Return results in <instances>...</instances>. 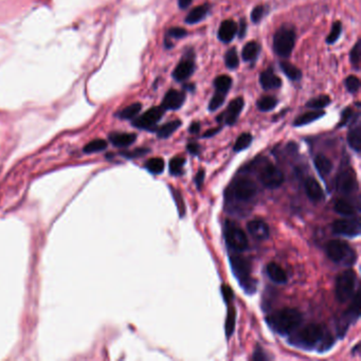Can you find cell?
<instances>
[{
  "label": "cell",
  "instance_id": "1",
  "mask_svg": "<svg viewBox=\"0 0 361 361\" xmlns=\"http://www.w3.org/2000/svg\"><path fill=\"white\" fill-rule=\"evenodd\" d=\"M303 321V317L299 311L294 308H283L269 315L266 318L267 324L280 335H289L298 328Z\"/></svg>",
  "mask_w": 361,
  "mask_h": 361
},
{
  "label": "cell",
  "instance_id": "2",
  "mask_svg": "<svg viewBox=\"0 0 361 361\" xmlns=\"http://www.w3.org/2000/svg\"><path fill=\"white\" fill-rule=\"evenodd\" d=\"M295 44V30L291 25H282L274 36V50L277 55L288 57Z\"/></svg>",
  "mask_w": 361,
  "mask_h": 361
},
{
  "label": "cell",
  "instance_id": "3",
  "mask_svg": "<svg viewBox=\"0 0 361 361\" xmlns=\"http://www.w3.org/2000/svg\"><path fill=\"white\" fill-rule=\"evenodd\" d=\"M326 254L335 263H344L353 265L356 260L355 251L349 244L340 239H333L326 244Z\"/></svg>",
  "mask_w": 361,
  "mask_h": 361
},
{
  "label": "cell",
  "instance_id": "4",
  "mask_svg": "<svg viewBox=\"0 0 361 361\" xmlns=\"http://www.w3.org/2000/svg\"><path fill=\"white\" fill-rule=\"evenodd\" d=\"M324 337V328L317 323L308 324L296 333L294 338L290 340L295 345H300L304 349H313L321 342Z\"/></svg>",
  "mask_w": 361,
  "mask_h": 361
},
{
  "label": "cell",
  "instance_id": "5",
  "mask_svg": "<svg viewBox=\"0 0 361 361\" xmlns=\"http://www.w3.org/2000/svg\"><path fill=\"white\" fill-rule=\"evenodd\" d=\"M230 264L232 267V272L240 283V286L247 292L255 291V284L253 280L250 278V263L239 255H231Z\"/></svg>",
  "mask_w": 361,
  "mask_h": 361
},
{
  "label": "cell",
  "instance_id": "6",
  "mask_svg": "<svg viewBox=\"0 0 361 361\" xmlns=\"http://www.w3.org/2000/svg\"><path fill=\"white\" fill-rule=\"evenodd\" d=\"M356 287V274L349 269L341 273L336 280V296L340 303H345L352 299Z\"/></svg>",
  "mask_w": 361,
  "mask_h": 361
},
{
  "label": "cell",
  "instance_id": "7",
  "mask_svg": "<svg viewBox=\"0 0 361 361\" xmlns=\"http://www.w3.org/2000/svg\"><path fill=\"white\" fill-rule=\"evenodd\" d=\"M225 238L228 246L238 252L245 251L248 248V238L245 232L233 224L227 223Z\"/></svg>",
  "mask_w": 361,
  "mask_h": 361
},
{
  "label": "cell",
  "instance_id": "8",
  "mask_svg": "<svg viewBox=\"0 0 361 361\" xmlns=\"http://www.w3.org/2000/svg\"><path fill=\"white\" fill-rule=\"evenodd\" d=\"M260 180L264 187L269 189H277L284 183L285 177L283 172L278 169L275 164L268 163L261 171Z\"/></svg>",
  "mask_w": 361,
  "mask_h": 361
},
{
  "label": "cell",
  "instance_id": "9",
  "mask_svg": "<svg viewBox=\"0 0 361 361\" xmlns=\"http://www.w3.org/2000/svg\"><path fill=\"white\" fill-rule=\"evenodd\" d=\"M164 109L161 106H155L146 110L143 114L137 118L133 125L140 130H153L158 124L164 114Z\"/></svg>",
  "mask_w": 361,
  "mask_h": 361
},
{
  "label": "cell",
  "instance_id": "10",
  "mask_svg": "<svg viewBox=\"0 0 361 361\" xmlns=\"http://www.w3.org/2000/svg\"><path fill=\"white\" fill-rule=\"evenodd\" d=\"M256 185L251 179L243 177L237 179L233 185V196L238 200L247 201L256 194Z\"/></svg>",
  "mask_w": 361,
  "mask_h": 361
},
{
  "label": "cell",
  "instance_id": "11",
  "mask_svg": "<svg viewBox=\"0 0 361 361\" xmlns=\"http://www.w3.org/2000/svg\"><path fill=\"white\" fill-rule=\"evenodd\" d=\"M332 230L335 234L345 236H358L360 234V222L355 219H337L332 225Z\"/></svg>",
  "mask_w": 361,
  "mask_h": 361
},
{
  "label": "cell",
  "instance_id": "12",
  "mask_svg": "<svg viewBox=\"0 0 361 361\" xmlns=\"http://www.w3.org/2000/svg\"><path fill=\"white\" fill-rule=\"evenodd\" d=\"M244 104H245L244 99L240 97L232 100L230 102V104L228 105L226 112L222 113L219 117H217L216 121L221 122L222 120H224L227 125H233L239 117V114L244 108Z\"/></svg>",
  "mask_w": 361,
  "mask_h": 361
},
{
  "label": "cell",
  "instance_id": "13",
  "mask_svg": "<svg viewBox=\"0 0 361 361\" xmlns=\"http://www.w3.org/2000/svg\"><path fill=\"white\" fill-rule=\"evenodd\" d=\"M357 188L356 176L353 170L342 172L337 178V190L344 195H350Z\"/></svg>",
  "mask_w": 361,
  "mask_h": 361
},
{
  "label": "cell",
  "instance_id": "14",
  "mask_svg": "<svg viewBox=\"0 0 361 361\" xmlns=\"http://www.w3.org/2000/svg\"><path fill=\"white\" fill-rule=\"evenodd\" d=\"M186 101V94L178 90L171 89L167 92L162 100L161 107L164 110H177L184 105Z\"/></svg>",
  "mask_w": 361,
  "mask_h": 361
},
{
  "label": "cell",
  "instance_id": "15",
  "mask_svg": "<svg viewBox=\"0 0 361 361\" xmlns=\"http://www.w3.org/2000/svg\"><path fill=\"white\" fill-rule=\"evenodd\" d=\"M195 64L192 57H185L182 59L173 71V77L177 82H184L194 73Z\"/></svg>",
  "mask_w": 361,
  "mask_h": 361
},
{
  "label": "cell",
  "instance_id": "16",
  "mask_svg": "<svg viewBox=\"0 0 361 361\" xmlns=\"http://www.w3.org/2000/svg\"><path fill=\"white\" fill-rule=\"evenodd\" d=\"M237 33V24L233 20H225L218 29V40L223 43H230Z\"/></svg>",
  "mask_w": 361,
  "mask_h": 361
},
{
  "label": "cell",
  "instance_id": "17",
  "mask_svg": "<svg viewBox=\"0 0 361 361\" xmlns=\"http://www.w3.org/2000/svg\"><path fill=\"white\" fill-rule=\"evenodd\" d=\"M260 83L265 90L278 89L282 86V80L274 72L272 68L263 71L260 74Z\"/></svg>",
  "mask_w": 361,
  "mask_h": 361
},
{
  "label": "cell",
  "instance_id": "18",
  "mask_svg": "<svg viewBox=\"0 0 361 361\" xmlns=\"http://www.w3.org/2000/svg\"><path fill=\"white\" fill-rule=\"evenodd\" d=\"M247 229L249 231V233L256 239H267L269 237V227L268 225L260 221V219H255V221H251L247 225Z\"/></svg>",
  "mask_w": 361,
  "mask_h": 361
},
{
  "label": "cell",
  "instance_id": "19",
  "mask_svg": "<svg viewBox=\"0 0 361 361\" xmlns=\"http://www.w3.org/2000/svg\"><path fill=\"white\" fill-rule=\"evenodd\" d=\"M304 187H305L306 194L311 200L317 202L323 199L324 197L323 190H322L321 186L315 178H307Z\"/></svg>",
  "mask_w": 361,
  "mask_h": 361
},
{
  "label": "cell",
  "instance_id": "20",
  "mask_svg": "<svg viewBox=\"0 0 361 361\" xmlns=\"http://www.w3.org/2000/svg\"><path fill=\"white\" fill-rule=\"evenodd\" d=\"M209 11H210V8L207 4L198 6L190 11V13L186 17V22L189 24H194V23L200 22L201 20H203L205 18V16L208 15Z\"/></svg>",
  "mask_w": 361,
  "mask_h": 361
},
{
  "label": "cell",
  "instance_id": "21",
  "mask_svg": "<svg viewBox=\"0 0 361 361\" xmlns=\"http://www.w3.org/2000/svg\"><path fill=\"white\" fill-rule=\"evenodd\" d=\"M110 141L114 146L118 147H126L132 145L137 136L135 134H128V133H114L110 135Z\"/></svg>",
  "mask_w": 361,
  "mask_h": 361
},
{
  "label": "cell",
  "instance_id": "22",
  "mask_svg": "<svg viewBox=\"0 0 361 361\" xmlns=\"http://www.w3.org/2000/svg\"><path fill=\"white\" fill-rule=\"evenodd\" d=\"M267 274L269 278L278 284H285L287 282L286 273L277 263H270L267 266Z\"/></svg>",
  "mask_w": 361,
  "mask_h": 361
},
{
  "label": "cell",
  "instance_id": "23",
  "mask_svg": "<svg viewBox=\"0 0 361 361\" xmlns=\"http://www.w3.org/2000/svg\"><path fill=\"white\" fill-rule=\"evenodd\" d=\"M315 166H316V170L318 171V173L320 174V176L322 178H325L326 176H328L333 170V163L332 161L326 157L324 156V155H318V156H316L315 158Z\"/></svg>",
  "mask_w": 361,
  "mask_h": 361
},
{
  "label": "cell",
  "instance_id": "24",
  "mask_svg": "<svg viewBox=\"0 0 361 361\" xmlns=\"http://www.w3.org/2000/svg\"><path fill=\"white\" fill-rule=\"evenodd\" d=\"M325 114L324 111H322V110H315V111H307L305 113H302L300 114L298 118H296L293 122V126L295 127H299V126H303V125H306V124H309V123H313L317 120H319L320 118L323 117V115Z\"/></svg>",
  "mask_w": 361,
  "mask_h": 361
},
{
  "label": "cell",
  "instance_id": "25",
  "mask_svg": "<svg viewBox=\"0 0 361 361\" xmlns=\"http://www.w3.org/2000/svg\"><path fill=\"white\" fill-rule=\"evenodd\" d=\"M260 50L261 46L256 42H249L243 48L242 57L245 62H254L260 54Z\"/></svg>",
  "mask_w": 361,
  "mask_h": 361
},
{
  "label": "cell",
  "instance_id": "26",
  "mask_svg": "<svg viewBox=\"0 0 361 361\" xmlns=\"http://www.w3.org/2000/svg\"><path fill=\"white\" fill-rule=\"evenodd\" d=\"M347 143L353 148L356 153L360 152L361 147V127L360 124L357 122V124L351 128L349 134H347Z\"/></svg>",
  "mask_w": 361,
  "mask_h": 361
},
{
  "label": "cell",
  "instance_id": "27",
  "mask_svg": "<svg viewBox=\"0 0 361 361\" xmlns=\"http://www.w3.org/2000/svg\"><path fill=\"white\" fill-rule=\"evenodd\" d=\"M182 126V121L180 120H174L171 122H167L165 124H163L162 126H160L157 130V136L160 139H166L171 137L178 128Z\"/></svg>",
  "mask_w": 361,
  "mask_h": 361
},
{
  "label": "cell",
  "instance_id": "28",
  "mask_svg": "<svg viewBox=\"0 0 361 361\" xmlns=\"http://www.w3.org/2000/svg\"><path fill=\"white\" fill-rule=\"evenodd\" d=\"M280 68L285 73V75L291 81H299L302 77V72L296 68L291 63L287 61H282L280 63Z\"/></svg>",
  "mask_w": 361,
  "mask_h": 361
},
{
  "label": "cell",
  "instance_id": "29",
  "mask_svg": "<svg viewBox=\"0 0 361 361\" xmlns=\"http://www.w3.org/2000/svg\"><path fill=\"white\" fill-rule=\"evenodd\" d=\"M334 209L341 216H353L356 212L354 205L345 199H338L334 204Z\"/></svg>",
  "mask_w": 361,
  "mask_h": 361
},
{
  "label": "cell",
  "instance_id": "30",
  "mask_svg": "<svg viewBox=\"0 0 361 361\" xmlns=\"http://www.w3.org/2000/svg\"><path fill=\"white\" fill-rule=\"evenodd\" d=\"M329 104H330V98L326 95H322V96H319L317 98L309 100L306 103V107L319 110V109H322V108L328 106Z\"/></svg>",
  "mask_w": 361,
  "mask_h": 361
},
{
  "label": "cell",
  "instance_id": "31",
  "mask_svg": "<svg viewBox=\"0 0 361 361\" xmlns=\"http://www.w3.org/2000/svg\"><path fill=\"white\" fill-rule=\"evenodd\" d=\"M232 85V79L229 75H219L214 80V87L216 92L226 94L229 92Z\"/></svg>",
  "mask_w": 361,
  "mask_h": 361
},
{
  "label": "cell",
  "instance_id": "32",
  "mask_svg": "<svg viewBox=\"0 0 361 361\" xmlns=\"http://www.w3.org/2000/svg\"><path fill=\"white\" fill-rule=\"evenodd\" d=\"M145 167L152 174L159 175L164 171V160L159 157L152 158L146 161Z\"/></svg>",
  "mask_w": 361,
  "mask_h": 361
},
{
  "label": "cell",
  "instance_id": "33",
  "mask_svg": "<svg viewBox=\"0 0 361 361\" xmlns=\"http://www.w3.org/2000/svg\"><path fill=\"white\" fill-rule=\"evenodd\" d=\"M142 109V104L141 103H134V104L127 106L123 110L120 111L119 117L124 120H131L134 119L136 115Z\"/></svg>",
  "mask_w": 361,
  "mask_h": 361
},
{
  "label": "cell",
  "instance_id": "34",
  "mask_svg": "<svg viewBox=\"0 0 361 361\" xmlns=\"http://www.w3.org/2000/svg\"><path fill=\"white\" fill-rule=\"evenodd\" d=\"M225 64L228 69L235 70L239 66V59L235 48H231L227 51L225 55Z\"/></svg>",
  "mask_w": 361,
  "mask_h": 361
},
{
  "label": "cell",
  "instance_id": "35",
  "mask_svg": "<svg viewBox=\"0 0 361 361\" xmlns=\"http://www.w3.org/2000/svg\"><path fill=\"white\" fill-rule=\"evenodd\" d=\"M278 104V100L272 96L262 97L256 103V106L261 111L273 110Z\"/></svg>",
  "mask_w": 361,
  "mask_h": 361
},
{
  "label": "cell",
  "instance_id": "36",
  "mask_svg": "<svg viewBox=\"0 0 361 361\" xmlns=\"http://www.w3.org/2000/svg\"><path fill=\"white\" fill-rule=\"evenodd\" d=\"M235 309L233 307L229 306V311H228V315H227V319H226V324H225V329H226V334L228 338H230L232 336V334L234 332V327H235Z\"/></svg>",
  "mask_w": 361,
  "mask_h": 361
},
{
  "label": "cell",
  "instance_id": "37",
  "mask_svg": "<svg viewBox=\"0 0 361 361\" xmlns=\"http://www.w3.org/2000/svg\"><path fill=\"white\" fill-rule=\"evenodd\" d=\"M251 142H252V136L249 133H244L236 139V142L233 146V149L234 152H242L249 147Z\"/></svg>",
  "mask_w": 361,
  "mask_h": 361
},
{
  "label": "cell",
  "instance_id": "38",
  "mask_svg": "<svg viewBox=\"0 0 361 361\" xmlns=\"http://www.w3.org/2000/svg\"><path fill=\"white\" fill-rule=\"evenodd\" d=\"M107 147V142L105 140L103 139H96L93 140L92 142H89L85 147H84V152L92 154V153H97V152H101L103 149H105Z\"/></svg>",
  "mask_w": 361,
  "mask_h": 361
},
{
  "label": "cell",
  "instance_id": "39",
  "mask_svg": "<svg viewBox=\"0 0 361 361\" xmlns=\"http://www.w3.org/2000/svg\"><path fill=\"white\" fill-rule=\"evenodd\" d=\"M186 159L183 157H174L170 161V173L174 176H178L183 173Z\"/></svg>",
  "mask_w": 361,
  "mask_h": 361
},
{
  "label": "cell",
  "instance_id": "40",
  "mask_svg": "<svg viewBox=\"0 0 361 361\" xmlns=\"http://www.w3.org/2000/svg\"><path fill=\"white\" fill-rule=\"evenodd\" d=\"M354 299L352 304L350 305L349 309H347V315H349L350 319L355 318L358 319L359 315H360V294L359 292L354 293Z\"/></svg>",
  "mask_w": 361,
  "mask_h": 361
},
{
  "label": "cell",
  "instance_id": "41",
  "mask_svg": "<svg viewBox=\"0 0 361 361\" xmlns=\"http://www.w3.org/2000/svg\"><path fill=\"white\" fill-rule=\"evenodd\" d=\"M342 31V27H341V22L340 21H335L332 25V30L326 38V43L328 45H333L334 43H336L338 41V38L340 37Z\"/></svg>",
  "mask_w": 361,
  "mask_h": 361
},
{
  "label": "cell",
  "instance_id": "42",
  "mask_svg": "<svg viewBox=\"0 0 361 361\" xmlns=\"http://www.w3.org/2000/svg\"><path fill=\"white\" fill-rule=\"evenodd\" d=\"M226 96H227L226 94L219 93V92H215L214 96L212 97V99H211V101H210L209 110H210V111H215V110H217L219 107H222L223 104L225 103Z\"/></svg>",
  "mask_w": 361,
  "mask_h": 361
},
{
  "label": "cell",
  "instance_id": "43",
  "mask_svg": "<svg viewBox=\"0 0 361 361\" xmlns=\"http://www.w3.org/2000/svg\"><path fill=\"white\" fill-rule=\"evenodd\" d=\"M345 87L347 89V92L351 94H356L358 93V90L360 88V80L355 75H349L345 79Z\"/></svg>",
  "mask_w": 361,
  "mask_h": 361
},
{
  "label": "cell",
  "instance_id": "44",
  "mask_svg": "<svg viewBox=\"0 0 361 361\" xmlns=\"http://www.w3.org/2000/svg\"><path fill=\"white\" fill-rule=\"evenodd\" d=\"M360 46H361L360 41H358L353 47V49L351 50V53H350V61L356 70H359L360 67V52H361Z\"/></svg>",
  "mask_w": 361,
  "mask_h": 361
},
{
  "label": "cell",
  "instance_id": "45",
  "mask_svg": "<svg viewBox=\"0 0 361 361\" xmlns=\"http://www.w3.org/2000/svg\"><path fill=\"white\" fill-rule=\"evenodd\" d=\"M172 190V194H173V197L176 201V205H177V208H178V212H179V216L180 217H184L185 214H186V204H185V201H184V198L182 196V194H180L179 191L171 188Z\"/></svg>",
  "mask_w": 361,
  "mask_h": 361
},
{
  "label": "cell",
  "instance_id": "46",
  "mask_svg": "<svg viewBox=\"0 0 361 361\" xmlns=\"http://www.w3.org/2000/svg\"><path fill=\"white\" fill-rule=\"evenodd\" d=\"M265 13H266V7L265 6H256L252 12H251V20L254 22V23H259L262 18L264 17L265 15Z\"/></svg>",
  "mask_w": 361,
  "mask_h": 361
},
{
  "label": "cell",
  "instance_id": "47",
  "mask_svg": "<svg viewBox=\"0 0 361 361\" xmlns=\"http://www.w3.org/2000/svg\"><path fill=\"white\" fill-rule=\"evenodd\" d=\"M188 34V31L184 28L179 27H174L169 29L167 31V37H173V38H184Z\"/></svg>",
  "mask_w": 361,
  "mask_h": 361
},
{
  "label": "cell",
  "instance_id": "48",
  "mask_svg": "<svg viewBox=\"0 0 361 361\" xmlns=\"http://www.w3.org/2000/svg\"><path fill=\"white\" fill-rule=\"evenodd\" d=\"M353 117V110L352 108L350 107H347L345 108L342 113H341V119H340V122L338 124V127H343L344 125L347 124V122H349Z\"/></svg>",
  "mask_w": 361,
  "mask_h": 361
},
{
  "label": "cell",
  "instance_id": "49",
  "mask_svg": "<svg viewBox=\"0 0 361 361\" xmlns=\"http://www.w3.org/2000/svg\"><path fill=\"white\" fill-rule=\"evenodd\" d=\"M222 294H223V298L225 300L226 303H230L232 300H233V291H232L231 287L228 286V285H223L222 286Z\"/></svg>",
  "mask_w": 361,
  "mask_h": 361
},
{
  "label": "cell",
  "instance_id": "50",
  "mask_svg": "<svg viewBox=\"0 0 361 361\" xmlns=\"http://www.w3.org/2000/svg\"><path fill=\"white\" fill-rule=\"evenodd\" d=\"M252 359H253L254 361H264V360H267L268 357L266 356V354H265L264 351L262 350V347L257 346L256 350H255L254 353H253Z\"/></svg>",
  "mask_w": 361,
  "mask_h": 361
},
{
  "label": "cell",
  "instance_id": "51",
  "mask_svg": "<svg viewBox=\"0 0 361 361\" xmlns=\"http://www.w3.org/2000/svg\"><path fill=\"white\" fill-rule=\"evenodd\" d=\"M237 30H238L239 38L245 37V35H246V31H247V22H246V20L240 19L239 25L237 27Z\"/></svg>",
  "mask_w": 361,
  "mask_h": 361
},
{
  "label": "cell",
  "instance_id": "52",
  "mask_svg": "<svg viewBox=\"0 0 361 361\" xmlns=\"http://www.w3.org/2000/svg\"><path fill=\"white\" fill-rule=\"evenodd\" d=\"M203 180H204V171L200 170V171H198V173H197V175L195 177V183H196V186H197L198 190H200L202 188Z\"/></svg>",
  "mask_w": 361,
  "mask_h": 361
},
{
  "label": "cell",
  "instance_id": "53",
  "mask_svg": "<svg viewBox=\"0 0 361 361\" xmlns=\"http://www.w3.org/2000/svg\"><path fill=\"white\" fill-rule=\"evenodd\" d=\"M199 131H200V123L199 122H193L189 127V132L191 134H197Z\"/></svg>",
  "mask_w": 361,
  "mask_h": 361
},
{
  "label": "cell",
  "instance_id": "54",
  "mask_svg": "<svg viewBox=\"0 0 361 361\" xmlns=\"http://www.w3.org/2000/svg\"><path fill=\"white\" fill-rule=\"evenodd\" d=\"M199 145L197 143H189L188 144V151L193 154V155H197L199 153Z\"/></svg>",
  "mask_w": 361,
  "mask_h": 361
},
{
  "label": "cell",
  "instance_id": "55",
  "mask_svg": "<svg viewBox=\"0 0 361 361\" xmlns=\"http://www.w3.org/2000/svg\"><path fill=\"white\" fill-rule=\"evenodd\" d=\"M222 128L221 127H215L213 128V130H210V131H207L204 134H203V138H209V137H213L214 135H216L219 131H221Z\"/></svg>",
  "mask_w": 361,
  "mask_h": 361
},
{
  "label": "cell",
  "instance_id": "56",
  "mask_svg": "<svg viewBox=\"0 0 361 361\" xmlns=\"http://www.w3.org/2000/svg\"><path fill=\"white\" fill-rule=\"evenodd\" d=\"M192 4V0H178V6L182 10L188 9Z\"/></svg>",
  "mask_w": 361,
  "mask_h": 361
},
{
  "label": "cell",
  "instance_id": "57",
  "mask_svg": "<svg viewBox=\"0 0 361 361\" xmlns=\"http://www.w3.org/2000/svg\"><path fill=\"white\" fill-rule=\"evenodd\" d=\"M184 88L190 90V92H192V90H194V85H193V84H192V85H191V84H188V85H185Z\"/></svg>",
  "mask_w": 361,
  "mask_h": 361
}]
</instances>
